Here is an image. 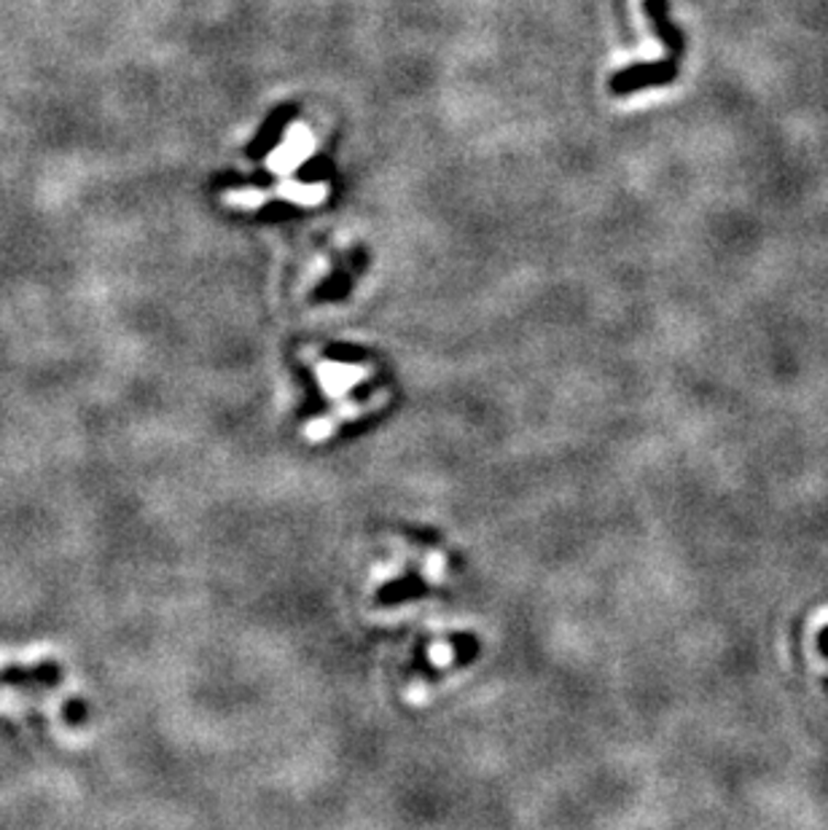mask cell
<instances>
[{"mask_svg":"<svg viewBox=\"0 0 828 830\" xmlns=\"http://www.w3.org/2000/svg\"><path fill=\"white\" fill-rule=\"evenodd\" d=\"M820 651H824L826 656H828V629H826L824 634H820Z\"/></svg>","mask_w":828,"mask_h":830,"instance_id":"cell-1","label":"cell"}]
</instances>
